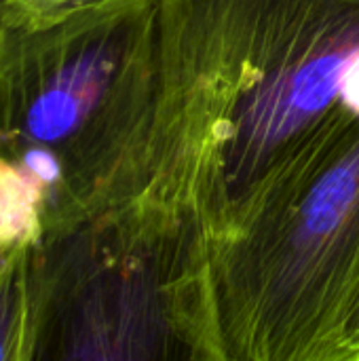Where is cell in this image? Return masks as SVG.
<instances>
[{
	"mask_svg": "<svg viewBox=\"0 0 359 361\" xmlns=\"http://www.w3.org/2000/svg\"><path fill=\"white\" fill-rule=\"evenodd\" d=\"M72 243L146 360L359 361V0H157L144 118Z\"/></svg>",
	"mask_w": 359,
	"mask_h": 361,
	"instance_id": "1",
	"label": "cell"
},
{
	"mask_svg": "<svg viewBox=\"0 0 359 361\" xmlns=\"http://www.w3.org/2000/svg\"><path fill=\"white\" fill-rule=\"evenodd\" d=\"M19 245H28V243L19 237L17 228L13 226L11 218L4 212V207L0 205V267L6 260V256Z\"/></svg>",
	"mask_w": 359,
	"mask_h": 361,
	"instance_id": "5",
	"label": "cell"
},
{
	"mask_svg": "<svg viewBox=\"0 0 359 361\" xmlns=\"http://www.w3.org/2000/svg\"><path fill=\"white\" fill-rule=\"evenodd\" d=\"M93 0H0V25H38Z\"/></svg>",
	"mask_w": 359,
	"mask_h": 361,
	"instance_id": "4",
	"label": "cell"
},
{
	"mask_svg": "<svg viewBox=\"0 0 359 361\" xmlns=\"http://www.w3.org/2000/svg\"><path fill=\"white\" fill-rule=\"evenodd\" d=\"M30 245L15 247L0 267V361L30 360Z\"/></svg>",
	"mask_w": 359,
	"mask_h": 361,
	"instance_id": "3",
	"label": "cell"
},
{
	"mask_svg": "<svg viewBox=\"0 0 359 361\" xmlns=\"http://www.w3.org/2000/svg\"><path fill=\"white\" fill-rule=\"evenodd\" d=\"M157 0H93L0 25V184L63 235L104 214L152 89Z\"/></svg>",
	"mask_w": 359,
	"mask_h": 361,
	"instance_id": "2",
	"label": "cell"
}]
</instances>
